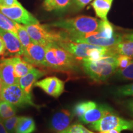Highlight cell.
Listing matches in <instances>:
<instances>
[{
	"label": "cell",
	"instance_id": "cell-1",
	"mask_svg": "<svg viewBox=\"0 0 133 133\" xmlns=\"http://www.w3.org/2000/svg\"><path fill=\"white\" fill-rule=\"evenodd\" d=\"M62 36L76 43H84L102 47L109 48L116 45L121 41L123 35L115 31L114 26L106 21H101L98 31L81 35H67L61 30Z\"/></svg>",
	"mask_w": 133,
	"mask_h": 133
},
{
	"label": "cell",
	"instance_id": "cell-2",
	"mask_svg": "<svg viewBox=\"0 0 133 133\" xmlns=\"http://www.w3.org/2000/svg\"><path fill=\"white\" fill-rule=\"evenodd\" d=\"M45 48L46 68L66 74H75L79 70L75 57L57 43H51Z\"/></svg>",
	"mask_w": 133,
	"mask_h": 133
},
{
	"label": "cell",
	"instance_id": "cell-3",
	"mask_svg": "<svg viewBox=\"0 0 133 133\" xmlns=\"http://www.w3.org/2000/svg\"><path fill=\"white\" fill-rule=\"evenodd\" d=\"M119 54L113 51L106 53L96 61H83L82 66L86 74L97 82L106 81L115 74L117 69V57Z\"/></svg>",
	"mask_w": 133,
	"mask_h": 133
},
{
	"label": "cell",
	"instance_id": "cell-4",
	"mask_svg": "<svg viewBox=\"0 0 133 133\" xmlns=\"http://www.w3.org/2000/svg\"><path fill=\"white\" fill-rule=\"evenodd\" d=\"M101 22L92 17L81 16L59 20L48 26L58 28L67 35H81L98 31Z\"/></svg>",
	"mask_w": 133,
	"mask_h": 133
},
{
	"label": "cell",
	"instance_id": "cell-5",
	"mask_svg": "<svg viewBox=\"0 0 133 133\" xmlns=\"http://www.w3.org/2000/svg\"><path fill=\"white\" fill-rule=\"evenodd\" d=\"M1 101H6L16 107L32 106L39 108V106L33 102L31 95L24 92L18 83L3 86Z\"/></svg>",
	"mask_w": 133,
	"mask_h": 133
},
{
	"label": "cell",
	"instance_id": "cell-6",
	"mask_svg": "<svg viewBox=\"0 0 133 133\" xmlns=\"http://www.w3.org/2000/svg\"><path fill=\"white\" fill-rule=\"evenodd\" d=\"M89 128L99 132L107 131L115 129L121 132L128 130L133 131V120L124 119L117 115L109 113L96 122L92 123Z\"/></svg>",
	"mask_w": 133,
	"mask_h": 133
},
{
	"label": "cell",
	"instance_id": "cell-7",
	"mask_svg": "<svg viewBox=\"0 0 133 133\" xmlns=\"http://www.w3.org/2000/svg\"><path fill=\"white\" fill-rule=\"evenodd\" d=\"M32 42L44 46L51 43H57L62 38L61 31L49 30L48 25L35 24L24 25Z\"/></svg>",
	"mask_w": 133,
	"mask_h": 133
},
{
	"label": "cell",
	"instance_id": "cell-8",
	"mask_svg": "<svg viewBox=\"0 0 133 133\" xmlns=\"http://www.w3.org/2000/svg\"><path fill=\"white\" fill-rule=\"evenodd\" d=\"M61 35L62 38L58 41L57 44L72 54L77 61H81V62L89 59L93 51L102 47L88 43L74 42L64 37L62 33Z\"/></svg>",
	"mask_w": 133,
	"mask_h": 133
},
{
	"label": "cell",
	"instance_id": "cell-9",
	"mask_svg": "<svg viewBox=\"0 0 133 133\" xmlns=\"http://www.w3.org/2000/svg\"><path fill=\"white\" fill-rule=\"evenodd\" d=\"M0 11L12 21L24 25L39 24V21L21 4L9 8H0Z\"/></svg>",
	"mask_w": 133,
	"mask_h": 133
},
{
	"label": "cell",
	"instance_id": "cell-10",
	"mask_svg": "<svg viewBox=\"0 0 133 133\" xmlns=\"http://www.w3.org/2000/svg\"><path fill=\"white\" fill-rule=\"evenodd\" d=\"M45 56V46L31 42L24 49V52L21 57L33 66L46 68Z\"/></svg>",
	"mask_w": 133,
	"mask_h": 133
},
{
	"label": "cell",
	"instance_id": "cell-11",
	"mask_svg": "<svg viewBox=\"0 0 133 133\" xmlns=\"http://www.w3.org/2000/svg\"><path fill=\"white\" fill-rule=\"evenodd\" d=\"M34 86L54 98L59 97L65 91V82L56 76H49L37 81Z\"/></svg>",
	"mask_w": 133,
	"mask_h": 133
},
{
	"label": "cell",
	"instance_id": "cell-12",
	"mask_svg": "<svg viewBox=\"0 0 133 133\" xmlns=\"http://www.w3.org/2000/svg\"><path fill=\"white\" fill-rule=\"evenodd\" d=\"M0 36L4 41L6 51L15 56H22L24 48L16 34L0 29Z\"/></svg>",
	"mask_w": 133,
	"mask_h": 133
},
{
	"label": "cell",
	"instance_id": "cell-13",
	"mask_svg": "<svg viewBox=\"0 0 133 133\" xmlns=\"http://www.w3.org/2000/svg\"><path fill=\"white\" fill-rule=\"evenodd\" d=\"M74 115L69 110H62L56 113L50 121V128L57 132H61L70 126Z\"/></svg>",
	"mask_w": 133,
	"mask_h": 133
},
{
	"label": "cell",
	"instance_id": "cell-14",
	"mask_svg": "<svg viewBox=\"0 0 133 133\" xmlns=\"http://www.w3.org/2000/svg\"><path fill=\"white\" fill-rule=\"evenodd\" d=\"M0 78L3 86L18 83V79L14 74L12 57L3 58L0 60Z\"/></svg>",
	"mask_w": 133,
	"mask_h": 133
},
{
	"label": "cell",
	"instance_id": "cell-15",
	"mask_svg": "<svg viewBox=\"0 0 133 133\" xmlns=\"http://www.w3.org/2000/svg\"><path fill=\"white\" fill-rule=\"evenodd\" d=\"M44 75L45 72L44 71L41 70L37 68L33 67L27 74L19 78L18 84L24 91V92L29 95H31L32 88L35 83Z\"/></svg>",
	"mask_w": 133,
	"mask_h": 133
},
{
	"label": "cell",
	"instance_id": "cell-16",
	"mask_svg": "<svg viewBox=\"0 0 133 133\" xmlns=\"http://www.w3.org/2000/svg\"><path fill=\"white\" fill-rule=\"evenodd\" d=\"M111 112H114V110L109 106L97 104L96 107L87 111L79 119L84 124H91L99 120L107 114Z\"/></svg>",
	"mask_w": 133,
	"mask_h": 133
},
{
	"label": "cell",
	"instance_id": "cell-17",
	"mask_svg": "<svg viewBox=\"0 0 133 133\" xmlns=\"http://www.w3.org/2000/svg\"><path fill=\"white\" fill-rule=\"evenodd\" d=\"M112 47L116 54L133 58V33L123 35L121 41Z\"/></svg>",
	"mask_w": 133,
	"mask_h": 133
},
{
	"label": "cell",
	"instance_id": "cell-18",
	"mask_svg": "<svg viewBox=\"0 0 133 133\" xmlns=\"http://www.w3.org/2000/svg\"><path fill=\"white\" fill-rule=\"evenodd\" d=\"M113 1L114 0H94L91 6L96 16L102 21H106Z\"/></svg>",
	"mask_w": 133,
	"mask_h": 133
},
{
	"label": "cell",
	"instance_id": "cell-19",
	"mask_svg": "<svg viewBox=\"0 0 133 133\" xmlns=\"http://www.w3.org/2000/svg\"><path fill=\"white\" fill-rule=\"evenodd\" d=\"M13 66L16 77L19 79L28 74L34 66L27 62L21 56H14L12 57Z\"/></svg>",
	"mask_w": 133,
	"mask_h": 133
},
{
	"label": "cell",
	"instance_id": "cell-20",
	"mask_svg": "<svg viewBox=\"0 0 133 133\" xmlns=\"http://www.w3.org/2000/svg\"><path fill=\"white\" fill-rule=\"evenodd\" d=\"M35 130V122L32 118L21 116L17 124L15 133H33Z\"/></svg>",
	"mask_w": 133,
	"mask_h": 133
},
{
	"label": "cell",
	"instance_id": "cell-21",
	"mask_svg": "<svg viewBox=\"0 0 133 133\" xmlns=\"http://www.w3.org/2000/svg\"><path fill=\"white\" fill-rule=\"evenodd\" d=\"M17 108L14 105L4 101H0V119H5L16 115Z\"/></svg>",
	"mask_w": 133,
	"mask_h": 133
},
{
	"label": "cell",
	"instance_id": "cell-22",
	"mask_svg": "<svg viewBox=\"0 0 133 133\" xmlns=\"http://www.w3.org/2000/svg\"><path fill=\"white\" fill-rule=\"evenodd\" d=\"M97 105V104L93 101H83L76 104L73 110V114L78 118L82 116L87 111Z\"/></svg>",
	"mask_w": 133,
	"mask_h": 133
},
{
	"label": "cell",
	"instance_id": "cell-23",
	"mask_svg": "<svg viewBox=\"0 0 133 133\" xmlns=\"http://www.w3.org/2000/svg\"><path fill=\"white\" fill-rule=\"evenodd\" d=\"M117 79L121 81L133 80V59L129 64L123 69H117L115 73Z\"/></svg>",
	"mask_w": 133,
	"mask_h": 133
},
{
	"label": "cell",
	"instance_id": "cell-24",
	"mask_svg": "<svg viewBox=\"0 0 133 133\" xmlns=\"http://www.w3.org/2000/svg\"><path fill=\"white\" fill-rule=\"evenodd\" d=\"M71 0H52L49 4L44 6L46 10L51 11H65L69 7Z\"/></svg>",
	"mask_w": 133,
	"mask_h": 133
},
{
	"label": "cell",
	"instance_id": "cell-25",
	"mask_svg": "<svg viewBox=\"0 0 133 133\" xmlns=\"http://www.w3.org/2000/svg\"><path fill=\"white\" fill-rule=\"evenodd\" d=\"M18 23L12 21L0 11V29L11 31L16 35Z\"/></svg>",
	"mask_w": 133,
	"mask_h": 133
},
{
	"label": "cell",
	"instance_id": "cell-26",
	"mask_svg": "<svg viewBox=\"0 0 133 133\" xmlns=\"http://www.w3.org/2000/svg\"><path fill=\"white\" fill-rule=\"evenodd\" d=\"M16 35L19 38L20 42L21 43L22 45L24 48V49L32 42L24 25H22L18 24L17 27Z\"/></svg>",
	"mask_w": 133,
	"mask_h": 133
},
{
	"label": "cell",
	"instance_id": "cell-27",
	"mask_svg": "<svg viewBox=\"0 0 133 133\" xmlns=\"http://www.w3.org/2000/svg\"><path fill=\"white\" fill-rule=\"evenodd\" d=\"M20 118H21V116L15 115L11 118H9L2 119L3 124H4L5 128H6L8 132L15 133L17 124Z\"/></svg>",
	"mask_w": 133,
	"mask_h": 133
},
{
	"label": "cell",
	"instance_id": "cell-28",
	"mask_svg": "<svg viewBox=\"0 0 133 133\" xmlns=\"http://www.w3.org/2000/svg\"><path fill=\"white\" fill-rule=\"evenodd\" d=\"M57 133H94L92 131L88 130L82 124H75L69 126L67 128L61 132Z\"/></svg>",
	"mask_w": 133,
	"mask_h": 133
},
{
	"label": "cell",
	"instance_id": "cell-29",
	"mask_svg": "<svg viewBox=\"0 0 133 133\" xmlns=\"http://www.w3.org/2000/svg\"><path fill=\"white\" fill-rule=\"evenodd\" d=\"M116 95L118 96H133V83L117 88L115 91Z\"/></svg>",
	"mask_w": 133,
	"mask_h": 133
},
{
	"label": "cell",
	"instance_id": "cell-30",
	"mask_svg": "<svg viewBox=\"0 0 133 133\" xmlns=\"http://www.w3.org/2000/svg\"><path fill=\"white\" fill-rule=\"evenodd\" d=\"M133 58L124 55H118L117 57V69H123L131 62ZM116 69V70H117Z\"/></svg>",
	"mask_w": 133,
	"mask_h": 133
},
{
	"label": "cell",
	"instance_id": "cell-31",
	"mask_svg": "<svg viewBox=\"0 0 133 133\" xmlns=\"http://www.w3.org/2000/svg\"><path fill=\"white\" fill-rule=\"evenodd\" d=\"M92 0H71V4L75 11H80Z\"/></svg>",
	"mask_w": 133,
	"mask_h": 133
},
{
	"label": "cell",
	"instance_id": "cell-32",
	"mask_svg": "<svg viewBox=\"0 0 133 133\" xmlns=\"http://www.w3.org/2000/svg\"><path fill=\"white\" fill-rule=\"evenodd\" d=\"M19 4L17 0H0V8H9Z\"/></svg>",
	"mask_w": 133,
	"mask_h": 133
},
{
	"label": "cell",
	"instance_id": "cell-33",
	"mask_svg": "<svg viewBox=\"0 0 133 133\" xmlns=\"http://www.w3.org/2000/svg\"><path fill=\"white\" fill-rule=\"evenodd\" d=\"M126 107L129 112L133 115V98L126 101Z\"/></svg>",
	"mask_w": 133,
	"mask_h": 133
},
{
	"label": "cell",
	"instance_id": "cell-34",
	"mask_svg": "<svg viewBox=\"0 0 133 133\" xmlns=\"http://www.w3.org/2000/svg\"><path fill=\"white\" fill-rule=\"evenodd\" d=\"M6 52V47L2 38L0 36V56H3Z\"/></svg>",
	"mask_w": 133,
	"mask_h": 133
},
{
	"label": "cell",
	"instance_id": "cell-35",
	"mask_svg": "<svg viewBox=\"0 0 133 133\" xmlns=\"http://www.w3.org/2000/svg\"><path fill=\"white\" fill-rule=\"evenodd\" d=\"M0 133H9L3 123V120L0 119Z\"/></svg>",
	"mask_w": 133,
	"mask_h": 133
},
{
	"label": "cell",
	"instance_id": "cell-36",
	"mask_svg": "<svg viewBox=\"0 0 133 133\" xmlns=\"http://www.w3.org/2000/svg\"><path fill=\"white\" fill-rule=\"evenodd\" d=\"M2 88H3V83L1 81V79L0 78V101H1V92H2Z\"/></svg>",
	"mask_w": 133,
	"mask_h": 133
},
{
	"label": "cell",
	"instance_id": "cell-37",
	"mask_svg": "<svg viewBox=\"0 0 133 133\" xmlns=\"http://www.w3.org/2000/svg\"><path fill=\"white\" fill-rule=\"evenodd\" d=\"M52 1V0H44V6H46V5L47 4H49V3L51 2V1Z\"/></svg>",
	"mask_w": 133,
	"mask_h": 133
},
{
	"label": "cell",
	"instance_id": "cell-38",
	"mask_svg": "<svg viewBox=\"0 0 133 133\" xmlns=\"http://www.w3.org/2000/svg\"><path fill=\"white\" fill-rule=\"evenodd\" d=\"M100 133H112L110 131H102V132H100Z\"/></svg>",
	"mask_w": 133,
	"mask_h": 133
}]
</instances>
